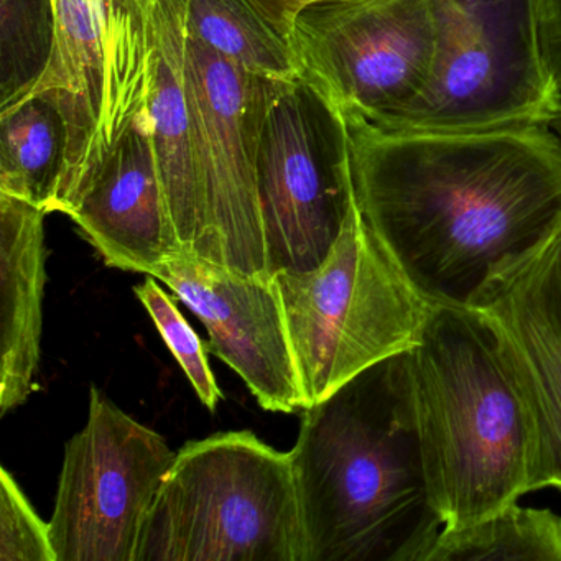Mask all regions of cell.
Instances as JSON below:
<instances>
[{"label": "cell", "mask_w": 561, "mask_h": 561, "mask_svg": "<svg viewBox=\"0 0 561 561\" xmlns=\"http://www.w3.org/2000/svg\"><path fill=\"white\" fill-rule=\"evenodd\" d=\"M551 129H553L554 133L558 134V137L561 139V113L558 114L557 119L551 123Z\"/></svg>", "instance_id": "d4e9b609"}, {"label": "cell", "mask_w": 561, "mask_h": 561, "mask_svg": "<svg viewBox=\"0 0 561 561\" xmlns=\"http://www.w3.org/2000/svg\"><path fill=\"white\" fill-rule=\"evenodd\" d=\"M344 121L357 211L430 301L469 307L499 265L561 222L550 126L432 133Z\"/></svg>", "instance_id": "6da1fadb"}, {"label": "cell", "mask_w": 561, "mask_h": 561, "mask_svg": "<svg viewBox=\"0 0 561 561\" xmlns=\"http://www.w3.org/2000/svg\"><path fill=\"white\" fill-rule=\"evenodd\" d=\"M55 44L28 96L60 113L64 169L51 213L70 216L156 90V0H51ZM24 98V100H25Z\"/></svg>", "instance_id": "8992f818"}, {"label": "cell", "mask_w": 561, "mask_h": 561, "mask_svg": "<svg viewBox=\"0 0 561 561\" xmlns=\"http://www.w3.org/2000/svg\"><path fill=\"white\" fill-rule=\"evenodd\" d=\"M0 561H58L50 524L38 517L8 468L0 471Z\"/></svg>", "instance_id": "7402d4cb"}, {"label": "cell", "mask_w": 561, "mask_h": 561, "mask_svg": "<svg viewBox=\"0 0 561 561\" xmlns=\"http://www.w3.org/2000/svg\"><path fill=\"white\" fill-rule=\"evenodd\" d=\"M557 489H560V491H561V482H560V484L557 485Z\"/></svg>", "instance_id": "484cf974"}, {"label": "cell", "mask_w": 561, "mask_h": 561, "mask_svg": "<svg viewBox=\"0 0 561 561\" xmlns=\"http://www.w3.org/2000/svg\"><path fill=\"white\" fill-rule=\"evenodd\" d=\"M249 2L277 34L288 41L300 12L323 0H249Z\"/></svg>", "instance_id": "cb8c5ba5"}, {"label": "cell", "mask_w": 561, "mask_h": 561, "mask_svg": "<svg viewBox=\"0 0 561 561\" xmlns=\"http://www.w3.org/2000/svg\"><path fill=\"white\" fill-rule=\"evenodd\" d=\"M54 44L51 0H0V111L34 91Z\"/></svg>", "instance_id": "ffe728a7"}, {"label": "cell", "mask_w": 561, "mask_h": 561, "mask_svg": "<svg viewBox=\"0 0 561 561\" xmlns=\"http://www.w3.org/2000/svg\"><path fill=\"white\" fill-rule=\"evenodd\" d=\"M185 78L195 123L199 261L272 278L257 188V147L272 80L186 38Z\"/></svg>", "instance_id": "30bf717a"}, {"label": "cell", "mask_w": 561, "mask_h": 561, "mask_svg": "<svg viewBox=\"0 0 561 561\" xmlns=\"http://www.w3.org/2000/svg\"><path fill=\"white\" fill-rule=\"evenodd\" d=\"M183 21L186 38L248 73L272 81L298 78L288 41L249 0H185Z\"/></svg>", "instance_id": "ac0fdd59"}, {"label": "cell", "mask_w": 561, "mask_h": 561, "mask_svg": "<svg viewBox=\"0 0 561 561\" xmlns=\"http://www.w3.org/2000/svg\"><path fill=\"white\" fill-rule=\"evenodd\" d=\"M304 409L369 367L412 350L432 301L416 290L354 206L323 264L274 275Z\"/></svg>", "instance_id": "5b68a950"}, {"label": "cell", "mask_w": 561, "mask_h": 561, "mask_svg": "<svg viewBox=\"0 0 561 561\" xmlns=\"http://www.w3.org/2000/svg\"><path fill=\"white\" fill-rule=\"evenodd\" d=\"M134 294L149 311L160 336L179 360L180 367L188 377L203 405L209 412H215L225 396L216 383L215 374L206 357L205 344L199 340L198 334L192 330L172 298L159 287L157 278L152 275H149L144 284L137 285Z\"/></svg>", "instance_id": "44dd1931"}, {"label": "cell", "mask_w": 561, "mask_h": 561, "mask_svg": "<svg viewBox=\"0 0 561 561\" xmlns=\"http://www.w3.org/2000/svg\"><path fill=\"white\" fill-rule=\"evenodd\" d=\"M469 307L484 314L527 415L530 491L561 482V222L499 265Z\"/></svg>", "instance_id": "7c38bea8"}, {"label": "cell", "mask_w": 561, "mask_h": 561, "mask_svg": "<svg viewBox=\"0 0 561 561\" xmlns=\"http://www.w3.org/2000/svg\"><path fill=\"white\" fill-rule=\"evenodd\" d=\"M405 367L443 527L481 520L530 492L527 415L488 318L432 301Z\"/></svg>", "instance_id": "3957f363"}, {"label": "cell", "mask_w": 561, "mask_h": 561, "mask_svg": "<svg viewBox=\"0 0 561 561\" xmlns=\"http://www.w3.org/2000/svg\"><path fill=\"white\" fill-rule=\"evenodd\" d=\"M203 321L208 350L239 374L268 412L304 410L274 277H245L180 251L156 274Z\"/></svg>", "instance_id": "4fadbf2b"}, {"label": "cell", "mask_w": 561, "mask_h": 561, "mask_svg": "<svg viewBox=\"0 0 561 561\" xmlns=\"http://www.w3.org/2000/svg\"><path fill=\"white\" fill-rule=\"evenodd\" d=\"M561 561V517L517 502L462 525L443 527L425 561Z\"/></svg>", "instance_id": "d6986e66"}, {"label": "cell", "mask_w": 561, "mask_h": 561, "mask_svg": "<svg viewBox=\"0 0 561 561\" xmlns=\"http://www.w3.org/2000/svg\"><path fill=\"white\" fill-rule=\"evenodd\" d=\"M136 561H307L290 453L252 432L186 443L144 522Z\"/></svg>", "instance_id": "277c9868"}, {"label": "cell", "mask_w": 561, "mask_h": 561, "mask_svg": "<svg viewBox=\"0 0 561 561\" xmlns=\"http://www.w3.org/2000/svg\"><path fill=\"white\" fill-rule=\"evenodd\" d=\"M24 199L0 193V412L18 409L35 389L41 364L45 216Z\"/></svg>", "instance_id": "9a60e30c"}, {"label": "cell", "mask_w": 561, "mask_h": 561, "mask_svg": "<svg viewBox=\"0 0 561 561\" xmlns=\"http://www.w3.org/2000/svg\"><path fill=\"white\" fill-rule=\"evenodd\" d=\"M535 5L545 67L561 91V0H535Z\"/></svg>", "instance_id": "603a6c76"}, {"label": "cell", "mask_w": 561, "mask_h": 561, "mask_svg": "<svg viewBox=\"0 0 561 561\" xmlns=\"http://www.w3.org/2000/svg\"><path fill=\"white\" fill-rule=\"evenodd\" d=\"M307 561H425L443 528L410 402L405 353L304 409L290 451Z\"/></svg>", "instance_id": "7a4b0ae2"}, {"label": "cell", "mask_w": 561, "mask_h": 561, "mask_svg": "<svg viewBox=\"0 0 561 561\" xmlns=\"http://www.w3.org/2000/svg\"><path fill=\"white\" fill-rule=\"evenodd\" d=\"M65 144L64 119L47 101L25 98L0 111V193L51 213Z\"/></svg>", "instance_id": "e0dca14e"}, {"label": "cell", "mask_w": 561, "mask_h": 561, "mask_svg": "<svg viewBox=\"0 0 561 561\" xmlns=\"http://www.w3.org/2000/svg\"><path fill=\"white\" fill-rule=\"evenodd\" d=\"M298 78L344 119L382 126L428 87L438 54L432 0H323L290 37Z\"/></svg>", "instance_id": "9c48e42d"}, {"label": "cell", "mask_w": 561, "mask_h": 561, "mask_svg": "<svg viewBox=\"0 0 561 561\" xmlns=\"http://www.w3.org/2000/svg\"><path fill=\"white\" fill-rule=\"evenodd\" d=\"M185 0H156L157 78L150 101L153 156L162 182L170 225L180 248L193 257L202 251L198 160L195 123L185 78Z\"/></svg>", "instance_id": "2e32d148"}, {"label": "cell", "mask_w": 561, "mask_h": 561, "mask_svg": "<svg viewBox=\"0 0 561 561\" xmlns=\"http://www.w3.org/2000/svg\"><path fill=\"white\" fill-rule=\"evenodd\" d=\"M438 54L422 94L382 129L550 126L561 91L545 67L535 0H432ZM376 126V124H374Z\"/></svg>", "instance_id": "52a82bcc"}, {"label": "cell", "mask_w": 561, "mask_h": 561, "mask_svg": "<svg viewBox=\"0 0 561 561\" xmlns=\"http://www.w3.org/2000/svg\"><path fill=\"white\" fill-rule=\"evenodd\" d=\"M272 277L323 264L356 206L343 114L300 78L272 81L257 147Z\"/></svg>", "instance_id": "ba28073f"}, {"label": "cell", "mask_w": 561, "mask_h": 561, "mask_svg": "<svg viewBox=\"0 0 561 561\" xmlns=\"http://www.w3.org/2000/svg\"><path fill=\"white\" fill-rule=\"evenodd\" d=\"M167 439L96 386L88 422L65 446L50 538L58 561H136L147 514L175 461Z\"/></svg>", "instance_id": "8fae6325"}, {"label": "cell", "mask_w": 561, "mask_h": 561, "mask_svg": "<svg viewBox=\"0 0 561 561\" xmlns=\"http://www.w3.org/2000/svg\"><path fill=\"white\" fill-rule=\"evenodd\" d=\"M149 110L121 137L70 218L110 267L153 275L182 248L167 211Z\"/></svg>", "instance_id": "5bb4252c"}]
</instances>
